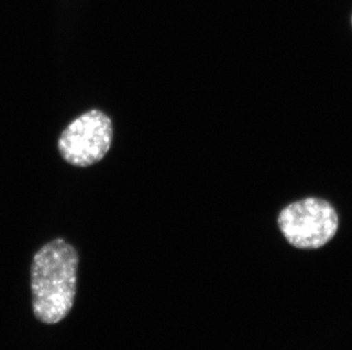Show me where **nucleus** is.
Instances as JSON below:
<instances>
[{
    "instance_id": "nucleus-1",
    "label": "nucleus",
    "mask_w": 352,
    "mask_h": 350,
    "mask_svg": "<svg viewBox=\"0 0 352 350\" xmlns=\"http://www.w3.org/2000/svg\"><path fill=\"white\" fill-rule=\"evenodd\" d=\"M79 255L64 239H54L36 253L31 266L32 307L38 320L55 324L74 307Z\"/></svg>"
},
{
    "instance_id": "nucleus-2",
    "label": "nucleus",
    "mask_w": 352,
    "mask_h": 350,
    "mask_svg": "<svg viewBox=\"0 0 352 350\" xmlns=\"http://www.w3.org/2000/svg\"><path fill=\"white\" fill-rule=\"evenodd\" d=\"M114 138L112 119L100 109H89L67 124L57 140L60 157L74 167H90L102 162Z\"/></svg>"
},
{
    "instance_id": "nucleus-3",
    "label": "nucleus",
    "mask_w": 352,
    "mask_h": 350,
    "mask_svg": "<svg viewBox=\"0 0 352 350\" xmlns=\"http://www.w3.org/2000/svg\"><path fill=\"white\" fill-rule=\"evenodd\" d=\"M278 226L293 247L318 249L334 238L339 229V216L329 202L309 197L283 209L278 215Z\"/></svg>"
},
{
    "instance_id": "nucleus-4",
    "label": "nucleus",
    "mask_w": 352,
    "mask_h": 350,
    "mask_svg": "<svg viewBox=\"0 0 352 350\" xmlns=\"http://www.w3.org/2000/svg\"><path fill=\"white\" fill-rule=\"evenodd\" d=\"M352 21V20H351Z\"/></svg>"
}]
</instances>
